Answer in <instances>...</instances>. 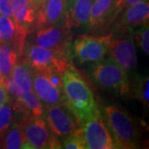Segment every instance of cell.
Returning a JSON list of instances; mask_svg holds the SVG:
<instances>
[{
  "label": "cell",
  "instance_id": "6da1fadb",
  "mask_svg": "<svg viewBox=\"0 0 149 149\" xmlns=\"http://www.w3.org/2000/svg\"><path fill=\"white\" fill-rule=\"evenodd\" d=\"M65 104L77 118L80 126L101 113L90 87L75 70L70 65L62 74Z\"/></svg>",
  "mask_w": 149,
  "mask_h": 149
},
{
  "label": "cell",
  "instance_id": "7a4b0ae2",
  "mask_svg": "<svg viewBox=\"0 0 149 149\" xmlns=\"http://www.w3.org/2000/svg\"><path fill=\"white\" fill-rule=\"evenodd\" d=\"M101 115L116 148H139V132L128 113L111 104L103 108Z\"/></svg>",
  "mask_w": 149,
  "mask_h": 149
},
{
  "label": "cell",
  "instance_id": "3957f363",
  "mask_svg": "<svg viewBox=\"0 0 149 149\" xmlns=\"http://www.w3.org/2000/svg\"><path fill=\"white\" fill-rule=\"evenodd\" d=\"M90 75L99 87L118 95H127L130 91L128 73L111 57L94 62L90 68Z\"/></svg>",
  "mask_w": 149,
  "mask_h": 149
},
{
  "label": "cell",
  "instance_id": "277c9868",
  "mask_svg": "<svg viewBox=\"0 0 149 149\" xmlns=\"http://www.w3.org/2000/svg\"><path fill=\"white\" fill-rule=\"evenodd\" d=\"M26 61L33 70L46 72L50 70L63 73L70 66L66 52L37 47L32 44L24 46Z\"/></svg>",
  "mask_w": 149,
  "mask_h": 149
},
{
  "label": "cell",
  "instance_id": "5b68a950",
  "mask_svg": "<svg viewBox=\"0 0 149 149\" xmlns=\"http://www.w3.org/2000/svg\"><path fill=\"white\" fill-rule=\"evenodd\" d=\"M42 117L51 132L62 141L80 128L77 118L65 103L44 105Z\"/></svg>",
  "mask_w": 149,
  "mask_h": 149
},
{
  "label": "cell",
  "instance_id": "8992f818",
  "mask_svg": "<svg viewBox=\"0 0 149 149\" xmlns=\"http://www.w3.org/2000/svg\"><path fill=\"white\" fill-rule=\"evenodd\" d=\"M22 124L24 139L31 148H62L61 139L51 132L42 117H28L19 123Z\"/></svg>",
  "mask_w": 149,
  "mask_h": 149
},
{
  "label": "cell",
  "instance_id": "52a82bcc",
  "mask_svg": "<svg viewBox=\"0 0 149 149\" xmlns=\"http://www.w3.org/2000/svg\"><path fill=\"white\" fill-rule=\"evenodd\" d=\"M108 53L128 74L136 69L138 60L135 43L133 37L127 30L117 37L108 35Z\"/></svg>",
  "mask_w": 149,
  "mask_h": 149
},
{
  "label": "cell",
  "instance_id": "ba28073f",
  "mask_svg": "<svg viewBox=\"0 0 149 149\" xmlns=\"http://www.w3.org/2000/svg\"><path fill=\"white\" fill-rule=\"evenodd\" d=\"M71 52L80 64L96 62L108 53V36L101 37L80 36L72 42Z\"/></svg>",
  "mask_w": 149,
  "mask_h": 149
},
{
  "label": "cell",
  "instance_id": "9c48e42d",
  "mask_svg": "<svg viewBox=\"0 0 149 149\" xmlns=\"http://www.w3.org/2000/svg\"><path fill=\"white\" fill-rule=\"evenodd\" d=\"M35 29L32 45L66 52L70 38L67 28L60 25H47Z\"/></svg>",
  "mask_w": 149,
  "mask_h": 149
},
{
  "label": "cell",
  "instance_id": "30bf717a",
  "mask_svg": "<svg viewBox=\"0 0 149 149\" xmlns=\"http://www.w3.org/2000/svg\"><path fill=\"white\" fill-rule=\"evenodd\" d=\"M87 149L116 148L110 134L109 133L101 113L91 118L80 126Z\"/></svg>",
  "mask_w": 149,
  "mask_h": 149
},
{
  "label": "cell",
  "instance_id": "8fae6325",
  "mask_svg": "<svg viewBox=\"0 0 149 149\" xmlns=\"http://www.w3.org/2000/svg\"><path fill=\"white\" fill-rule=\"evenodd\" d=\"M13 20L22 37L27 38L36 27L37 8L32 0H11Z\"/></svg>",
  "mask_w": 149,
  "mask_h": 149
},
{
  "label": "cell",
  "instance_id": "7c38bea8",
  "mask_svg": "<svg viewBox=\"0 0 149 149\" xmlns=\"http://www.w3.org/2000/svg\"><path fill=\"white\" fill-rule=\"evenodd\" d=\"M94 0H66L63 25L68 30L88 26Z\"/></svg>",
  "mask_w": 149,
  "mask_h": 149
},
{
  "label": "cell",
  "instance_id": "4fadbf2b",
  "mask_svg": "<svg viewBox=\"0 0 149 149\" xmlns=\"http://www.w3.org/2000/svg\"><path fill=\"white\" fill-rule=\"evenodd\" d=\"M32 91L43 105H55L65 103L64 91L54 86L42 72L33 70Z\"/></svg>",
  "mask_w": 149,
  "mask_h": 149
},
{
  "label": "cell",
  "instance_id": "5bb4252c",
  "mask_svg": "<svg viewBox=\"0 0 149 149\" xmlns=\"http://www.w3.org/2000/svg\"><path fill=\"white\" fill-rule=\"evenodd\" d=\"M65 3L66 0H45L37 8L36 27L63 24Z\"/></svg>",
  "mask_w": 149,
  "mask_h": 149
},
{
  "label": "cell",
  "instance_id": "9a60e30c",
  "mask_svg": "<svg viewBox=\"0 0 149 149\" xmlns=\"http://www.w3.org/2000/svg\"><path fill=\"white\" fill-rule=\"evenodd\" d=\"M120 13H122V15L118 24L117 27L118 29H121L122 31H128L133 27L141 26L142 24L148 22V0L129 6Z\"/></svg>",
  "mask_w": 149,
  "mask_h": 149
},
{
  "label": "cell",
  "instance_id": "2e32d148",
  "mask_svg": "<svg viewBox=\"0 0 149 149\" xmlns=\"http://www.w3.org/2000/svg\"><path fill=\"white\" fill-rule=\"evenodd\" d=\"M11 101L14 112L20 115L21 121L28 117H42L44 105L33 91L22 92L17 99Z\"/></svg>",
  "mask_w": 149,
  "mask_h": 149
},
{
  "label": "cell",
  "instance_id": "e0dca14e",
  "mask_svg": "<svg viewBox=\"0 0 149 149\" xmlns=\"http://www.w3.org/2000/svg\"><path fill=\"white\" fill-rule=\"evenodd\" d=\"M117 0H94L91 6L89 26L91 30H99L115 17Z\"/></svg>",
  "mask_w": 149,
  "mask_h": 149
},
{
  "label": "cell",
  "instance_id": "ac0fdd59",
  "mask_svg": "<svg viewBox=\"0 0 149 149\" xmlns=\"http://www.w3.org/2000/svg\"><path fill=\"white\" fill-rule=\"evenodd\" d=\"M0 42L13 45L19 55L23 52L26 43V38L22 37L18 32L14 20L2 14H0Z\"/></svg>",
  "mask_w": 149,
  "mask_h": 149
},
{
  "label": "cell",
  "instance_id": "d6986e66",
  "mask_svg": "<svg viewBox=\"0 0 149 149\" xmlns=\"http://www.w3.org/2000/svg\"><path fill=\"white\" fill-rule=\"evenodd\" d=\"M18 52L13 45L0 42V74L3 80L12 74L15 65L17 63Z\"/></svg>",
  "mask_w": 149,
  "mask_h": 149
},
{
  "label": "cell",
  "instance_id": "ffe728a7",
  "mask_svg": "<svg viewBox=\"0 0 149 149\" xmlns=\"http://www.w3.org/2000/svg\"><path fill=\"white\" fill-rule=\"evenodd\" d=\"M26 143L21 123L14 121L0 139V148L7 149L22 148Z\"/></svg>",
  "mask_w": 149,
  "mask_h": 149
},
{
  "label": "cell",
  "instance_id": "44dd1931",
  "mask_svg": "<svg viewBox=\"0 0 149 149\" xmlns=\"http://www.w3.org/2000/svg\"><path fill=\"white\" fill-rule=\"evenodd\" d=\"M32 73L33 70L26 61L17 63L13 67L12 74L17 85L22 92H31L32 91Z\"/></svg>",
  "mask_w": 149,
  "mask_h": 149
},
{
  "label": "cell",
  "instance_id": "7402d4cb",
  "mask_svg": "<svg viewBox=\"0 0 149 149\" xmlns=\"http://www.w3.org/2000/svg\"><path fill=\"white\" fill-rule=\"evenodd\" d=\"M148 85V76L147 75L139 76L133 86V96L147 109L149 106Z\"/></svg>",
  "mask_w": 149,
  "mask_h": 149
},
{
  "label": "cell",
  "instance_id": "603a6c76",
  "mask_svg": "<svg viewBox=\"0 0 149 149\" xmlns=\"http://www.w3.org/2000/svg\"><path fill=\"white\" fill-rule=\"evenodd\" d=\"M14 110L10 100L0 106V139L13 123Z\"/></svg>",
  "mask_w": 149,
  "mask_h": 149
},
{
  "label": "cell",
  "instance_id": "cb8c5ba5",
  "mask_svg": "<svg viewBox=\"0 0 149 149\" xmlns=\"http://www.w3.org/2000/svg\"><path fill=\"white\" fill-rule=\"evenodd\" d=\"M61 148L66 149H85L84 135L80 127L62 141Z\"/></svg>",
  "mask_w": 149,
  "mask_h": 149
},
{
  "label": "cell",
  "instance_id": "d4e9b609",
  "mask_svg": "<svg viewBox=\"0 0 149 149\" xmlns=\"http://www.w3.org/2000/svg\"><path fill=\"white\" fill-rule=\"evenodd\" d=\"M135 33L133 40L147 56L149 55V27L148 22L141 25Z\"/></svg>",
  "mask_w": 149,
  "mask_h": 149
},
{
  "label": "cell",
  "instance_id": "484cf974",
  "mask_svg": "<svg viewBox=\"0 0 149 149\" xmlns=\"http://www.w3.org/2000/svg\"><path fill=\"white\" fill-rule=\"evenodd\" d=\"M44 75L47 78V80L59 90L63 91V80H62V74L58 71H54V70H50V71H46V72H42Z\"/></svg>",
  "mask_w": 149,
  "mask_h": 149
},
{
  "label": "cell",
  "instance_id": "4316f807",
  "mask_svg": "<svg viewBox=\"0 0 149 149\" xmlns=\"http://www.w3.org/2000/svg\"><path fill=\"white\" fill-rule=\"evenodd\" d=\"M0 14L13 19L11 0H0Z\"/></svg>",
  "mask_w": 149,
  "mask_h": 149
},
{
  "label": "cell",
  "instance_id": "83f0119b",
  "mask_svg": "<svg viewBox=\"0 0 149 149\" xmlns=\"http://www.w3.org/2000/svg\"><path fill=\"white\" fill-rule=\"evenodd\" d=\"M143 1H147V0H123L122 2L120 3V4L118 6L116 10H115V17H117L118 16V14H119L123 10H124L125 8H128L129 6L135 4V3H137L143 2Z\"/></svg>",
  "mask_w": 149,
  "mask_h": 149
},
{
  "label": "cell",
  "instance_id": "f1b7e54d",
  "mask_svg": "<svg viewBox=\"0 0 149 149\" xmlns=\"http://www.w3.org/2000/svg\"><path fill=\"white\" fill-rule=\"evenodd\" d=\"M9 100H10V98H9L8 93L7 91L5 85L3 82H1L0 83V106L4 104Z\"/></svg>",
  "mask_w": 149,
  "mask_h": 149
},
{
  "label": "cell",
  "instance_id": "f546056e",
  "mask_svg": "<svg viewBox=\"0 0 149 149\" xmlns=\"http://www.w3.org/2000/svg\"><path fill=\"white\" fill-rule=\"evenodd\" d=\"M44 1H45V0H33L32 2H33L34 5L36 6V8H39V6L41 5Z\"/></svg>",
  "mask_w": 149,
  "mask_h": 149
},
{
  "label": "cell",
  "instance_id": "4dcf8cb0",
  "mask_svg": "<svg viewBox=\"0 0 149 149\" xmlns=\"http://www.w3.org/2000/svg\"><path fill=\"white\" fill-rule=\"evenodd\" d=\"M122 1L123 0H117V2H116V5H115V10H116V8H118V6L120 4V3H121Z\"/></svg>",
  "mask_w": 149,
  "mask_h": 149
},
{
  "label": "cell",
  "instance_id": "1f68e13d",
  "mask_svg": "<svg viewBox=\"0 0 149 149\" xmlns=\"http://www.w3.org/2000/svg\"><path fill=\"white\" fill-rule=\"evenodd\" d=\"M1 82H3V78L2 74H0V83H1Z\"/></svg>",
  "mask_w": 149,
  "mask_h": 149
},
{
  "label": "cell",
  "instance_id": "d6a6232c",
  "mask_svg": "<svg viewBox=\"0 0 149 149\" xmlns=\"http://www.w3.org/2000/svg\"><path fill=\"white\" fill-rule=\"evenodd\" d=\"M32 1H33V0H32ZM32 3H33V2H32Z\"/></svg>",
  "mask_w": 149,
  "mask_h": 149
}]
</instances>
